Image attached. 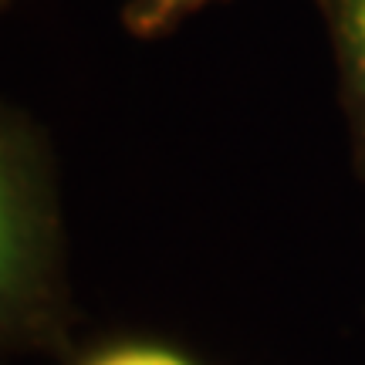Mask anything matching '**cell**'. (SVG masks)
<instances>
[{
  "label": "cell",
  "mask_w": 365,
  "mask_h": 365,
  "mask_svg": "<svg viewBox=\"0 0 365 365\" xmlns=\"http://www.w3.org/2000/svg\"><path fill=\"white\" fill-rule=\"evenodd\" d=\"M61 271L58 203L34 135L0 112V331L38 318Z\"/></svg>",
  "instance_id": "obj_1"
},
{
  "label": "cell",
  "mask_w": 365,
  "mask_h": 365,
  "mask_svg": "<svg viewBox=\"0 0 365 365\" xmlns=\"http://www.w3.org/2000/svg\"><path fill=\"white\" fill-rule=\"evenodd\" d=\"M318 4L339 65L355 170L365 180V0H318Z\"/></svg>",
  "instance_id": "obj_2"
},
{
  "label": "cell",
  "mask_w": 365,
  "mask_h": 365,
  "mask_svg": "<svg viewBox=\"0 0 365 365\" xmlns=\"http://www.w3.org/2000/svg\"><path fill=\"white\" fill-rule=\"evenodd\" d=\"M213 0H129L122 11V24L135 38H159L182 24L190 14L203 11Z\"/></svg>",
  "instance_id": "obj_3"
},
{
  "label": "cell",
  "mask_w": 365,
  "mask_h": 365,
  "mask_svg": "<svg viewBox=\"0 0 365 365\" xmlns=\"http://www.w3.org/2000/svg\"><path fill=\"white\" fill-rule=\"evenodd\" d=\"M88 365H193V362H186L182 355L170 352V349H156V345H125V349L102 352Z\"/></svg>",
  "instance_id": "obj_4"
},
{
  "label": "cell",
  "mask_w": 365,
  "mask_h": 365,
  "mask_svg": "<svg viewBox=\"0 0 365 365\" xmlns=\"http://www.w3.org/2000/svg\"><path fill=\"white\" fill-rule=\"evenodd\" d=\"M4 4H11V0H0V7H4Z\"/></svg>",
  "instance_id": "obj_5"
}]
</instances>
